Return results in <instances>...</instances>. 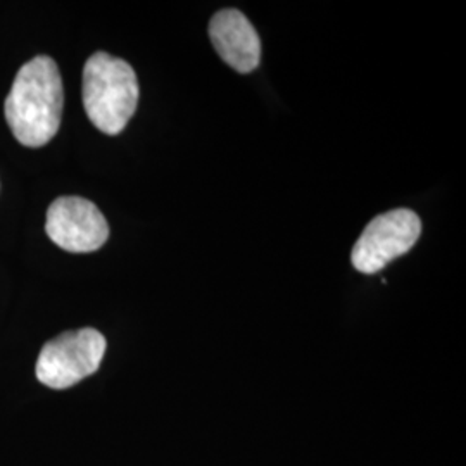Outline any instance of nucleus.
I'll use <instances>...</instances> for the list:
<instances>
[{
  "label": "nucleus",
  "instance_id": "nucleus-6",
  "mask_svg": "<svg viewBox=\"0 0 466 466\" xmlns=\"http://www.w3.org/2000/svg\"><path fill=\"white\" fill-rule=\"evenodd\" d=\"M209 38L219 57L238 73H250L261 61V40L249 19L237 9H223L209 21Z\"/></svg>",
  "mask_w": 466,
  "mask_h": 466
},
{
  "label": "nucleus",
  "instance_id": "nucleus-3",
  "mask_svg": "<svg viewBox=\"0 0 466 466\" xmlns=\"http://www.w3.org/2000/svg\"><path fill=\"white\" fill-rule=\"evenodd\" d=\"M104 352L106 339L96 329L61 333L40 350L36 379L50 389L73 387L99 370Z\"/></svg>",
  "mask_w": 466,
  "mask_h": 466
},
{
  "label": "nucleus",
  "instance_id": "nucleus-2",
  "mask_svg": "<svg viewBox=\"0 0 466 466\" xmlns=\"http://www.w3.org/2000/svg\"><path fill=\"white\" fill-rule=\"evenodd\" d=\"M138 80L134 67L107 52H96L84 67L85 113L102 134L125 130L138 104Z\"/></svg>",
  "mask_w": 466,
  "mask_h": 466
},
{
  "label": "nucleus",
  "instance_id": "nucleus-5",
  "mask_svg": "<svg viewBox=\"0 0 466 466\" xmlns=\"http://www.w3.org/2000/svg\"><path fill=\"white\" fill-rule=\"evenodd\" d=\"M46 232L61 249L82 254L100 249L107 242L109 225L94 202L59 198L50 204Z\"/></svg>",
  "mask_w": 466,
  "mask_h": 466
},
{
  "label": "nucleus",
  "instance_id": "nucleus-1",
  "mask_svg": "<svg viewBox=\"0 0 466 466\" xmlns=\"http://www.w3.org/2000/svg\"><path fill=\"white\" fill-rule=\"evenodd\" d=\"M63 104L59 67L47 56H36L17 71L4 113L19 144L42 147L59 132Z\"/></svg>",
  "mask_w": 466,
  "mask_h": 466
},
{
  "label": "nucleus",
  "instance_id": "nucleus-4",
  "mask_svg": "<svg viewBox=\"0 0 466 466\" xmlns=\"http://www.w3.org/2000/svg\"><path fill=\"white\" fill-rule=\"evenodd\" d=\"M421 221L411 209H394L373 218L352 249V267L373 275L404 256L418 242Z\"/></svg>",
  "mask_w": 466,
  "mask_h": 466
}]
</instances>
